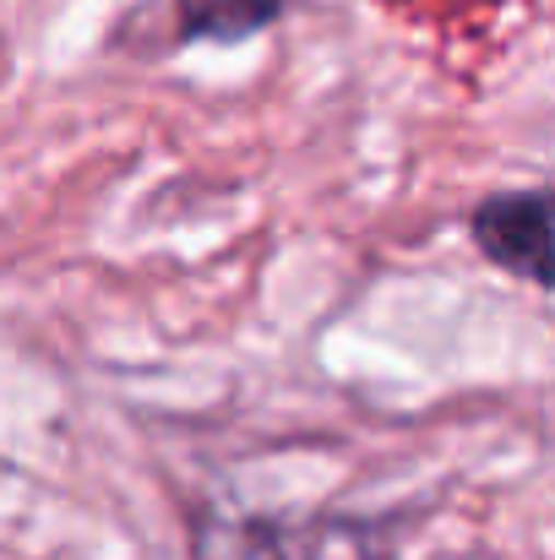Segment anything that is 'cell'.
<instances>
[{"label": "cell", "instance_id": "cell-3", "mask_svg": "<svg viewBox=\"0 0 555 560\" xmlns=\"http://www.w3.org/2000/svg\"><path fill=\"white\" fill-rule=\"evenodd\" d=\"M201 560H284V550L267 528H212V539H201Z\"/></svg>", "mask_w": 555, "mask_h": 560}, {"label": "cell", "instance_id": "cell-1", "mask_svg": "<svg viewBox=\"0 0 555 560\" xmlns=\"http://www.w3.org/2000/svg\"><path fill=\"white\" fill-rule=\"evenodd\" d=\"M474 240L496 267L523 272L540 289L551 283V201H545V190L490 196L474 212Z\"/></svg>", "mask_w": 555, "mask_h": 560}, {"label": "cell", "instance_id": "cell-2", "mask_svg": "<svg viewBox=\"0 0 555 560\" xmlns=\"http://www.w3.org/2000/svg\"><path fill=\"white\" fill-rule=\"evenodd\" d=\"M278 11H284V0H181V33L229 44V38L262 33Z\"/></svg>", "mask_w": 555, "mask_h": 560}]
</instances>
